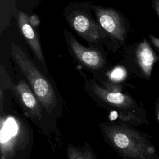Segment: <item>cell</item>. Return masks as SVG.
<instances>
[{
	"mask_svg": "<svg viewBox=\"0 0 159 159\" xmlns=\"http://www.w3.org/2000/svg\"><path fill=\"white\" fill-rule=\"evenodd\" d=\"M100 130L106 142L125 159H159L158 153L147 134L133 126L101 122Z\"/></svg>",
	"mask_w": 159,
	"mask_h": 159,
	"instance_id": "cell-1",
	"label": "cell"
},
{
	"mask_svg": "<svg viewBox=\"0 0 159 159\" xmlns=\"http://www.w3.org/2000/svg\"><path fill=\"white\" fill-rule=\"evenodd\" d=\"M11 47L14 61L25 76L42 107L49 114H52L57 104V99L50 82L18 45L11 43Z\"/></svg>",
	"mask_w": 159,
	"mask_h": 159,
	"instance_id": "cell-2",
	"label": "cell"
},
{
	"mask_svg": "<svg viewBox=\"0 0 159 159\" xmlns=\"http://www.w3.org/2000/svg\"><path fill=\"white\" fill-rule=\"evenodd\" d=\"M91 90L94 96L104 104L120 112H143L135 100L122 92H114L101 86L95 82L91 84Z\"/></svg>",
	"mask_w": 159,
	"mask_h": 159,
	"instance_id": "cell-3",
	"label": "cell"
},
{
	"mask_svg": "<svg viewBox=\"0 0 159 159\" xmlns=\"http://www.w3.org/2000/svg\"><path fill=\"white\" fill-rule=\"evenodd\" d=\"M66 20L71 28L88 41L96 42L105 36L101 26L82 11H72Z\"/></svg>",
	"mask_w": 159,
	"mask_h": 159,
	"instance_id": "cell-4",
	"label": "cell"
},
{
	"mask_svg": "<svg viewBox=\"0 0 159 159\" xmlns=\"http://www.w3.org/2000/svg\"><path fill=\"white\" fill-rule=\"evenodd\" d=\"M93 9L101 27L112 37L123 42L125 37L126 29L118 12L113 9L101 6H95Z\"/></svg>",
	"mask_w": 159,
	"mask_h": 159,
	"instance_id": "cell-5",
	"label": "cell"
},
{
	"mask_svg": "<svg viewBox=\"0 0 159 159\" xmlns=\"http://www.w3.org/2000/svg\"><path fill=\"white\" fill-rule=\"evenodd\" d=\"M13 91L27 115L37 119L42 118V106L24 80H20L14 86Z\"/></svg>",
	"mask_w": 159,
	"mask_h": 159,
	"instance_id": "cell-6",
	"label": "cell"
},
{
	"mask_svg": "<svg viewBox=\"0 0 159 159\" xmlns=\"http://www.w3.org/2000/svg\"><path fill=\"white\" fill-rule=\"evenodd\" d=\"M68 44L76 58L87 68L96 70L104 66L105 59L97 49L89 48L82 45L72 36L69 37Z\"/></svg>",
	"mask_w": 159,
	"mask_h": 159,
	"instance_id": "cell-7",
	"label": "cell"
},
{
	"mask_svg": "<svg viewBox=\"0 0 159 159\" xmlns=\"http://www.w3.org/2000/svg\"><path fill=\"white\" fill-rule=\"evenodd\" d=\"M19 29L24 38L31 48L38 60L43 62L44 57L42 53L39 35L34 27L29 20V16L24 12L19 11L17 17Z\"/></svg>",
	"mask_w": 159,
	"mask_h": 159,
	"instance_id": "cell-8",
	"label": "cell"
},
{
	"mask_svg": "<svg viewBox=\"0 0 159 159\" xmlns=\"http://www.w3.org/2000/svg\"><path fill=\"white\" fill-rule=\"evenodd\" d=\"M18 122L16 119L7 116L1 119V148L2 156L9 152V148L12 147V143L16 142L19 136Z\"/></svg>",
	"mask_w": 159,
	"mask_h": 159,
	"instance_id": "cell-9",
	"label": "cell"
},
{
	"mask_svg": "<svg viewBox=\"0 0 159 159\" xmlns=\"http://www.w3.org/2000/svg\"><path fill=\"white\" fill-rule=\"evenodd\" d=\"M136 59L137 63L146 77L151 74L153 63L157 60V56L153 52L147 41L139 43L136 48Z\"/></svg>",
	"mask_w": 159,
	"mask_h": 159,
	"instance_id": "cell-10",
	"label": "cell"
},
{
	"mask_svg": "<svg viewBox=\"0 0 159 159\" xmlns=\"http://www.w3.org/2000/svg\"><path fill=\"white\" fill-rule=\"evenodd\" d=\"M66 154L68 159H98L94 150L86 142L83 146L68 144Z\"/></svg>",
	"mask_w": 159,
	"mask_h": 159,
	"instance_id": "cell-11",
	"label": "cell"
},
{
	"mask_svg": "<svg viewBox=\"0 0 159 159\" xmlns=\"http://www.w3.org/2000/svg\"><path fill=\"white\" fill-rule=\"evenodd\" d=\"M109 78L113 82L117 83L122 81L126 76L125 70L121 66H117L113 68L107 73Z\"/></svg>",
	"mask_w": 159,
	"mask_h": 159,
	"instance_id": "cell-12",
	"label": "cell"
},
{
	"mask_svg": "<svg viewBox=\"0 0 159 159\" xmlns=\"http://www.w3.org/2000/svg\"><path fill=\"white\" fill-rule=\"evenodd\" d=\"M29 22L31 24V25L34 27H37L40 24V20L39 17L35 14H33V15L30 16V17H29Z\"/></svg>",
	"mask_w": 159,
	"mask_h": 159,
	"instance_id": "cell-13",
	"label": "cell"
},
{
	"mask_svg": "<svg viewBox=\"0 0 159 159\" xmlns=\"http://www.w3.org/2000/svg\"><path fill=\"white\" fill-rule=\"evenodd\" d=\"M155 112L156 119L159 122V96L157 98L155 104Z\"/></svg>",
	"mask_w": 159,
	"mask_h": 159,
	"instance_id": "cell-14",
	"label": "cell"
},
{
	"mask_svg": "<svg viewBox=\"0 0 159 159\" xmlns=\"http://www.w3.org/2000/svg\"><path fill=\"white\" fill-rule=\"evenodd\" d=\"M150 40H151L152 43L153 44V45L159 49V39L154 37L153 35H152L151 34L150 35Z\"/></svg>",
	"mask_w": 159,
	"mask_h": 159,
	"instance_id": "cell-15",
	"label": "cell"
},
{
	"mask_svg": "<svg viewBox=\"0 0 159 159\" xmlns=\"http://www.w3.org/2000/svg\"><path fill=\"white\" fill-rule=\"evenodd\" d=\"M154 7H155V9L157 14L159 16V0H155Z\"/></svg>",
	"mask_w": 159,
	"mask_h": 159,
	"instance_id": "cell-16",
	"label": "cell"
},
{
	"mask_svg": "<svg viewBox=\"0 0 159 159\" xmlns=\"http://www.w3.org/2000/svg\"><path fill=\"white\" fill-rule=\"evenodd\" d=\"M2 159H5V158H4L3 157H2Z\"/></svg>",
	"mask_w": 159,
	"mask_h": 159,
	"instance_id": "cell-17",
	"label": "cell"
}]
</instances>
